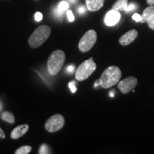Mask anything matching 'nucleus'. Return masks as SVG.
Returning <instances> with one entry per match:
<instances>
[{"label": "nucleus", "mask_w": 154, "mask_h": 154, "mask_svg": "<svg viewBox=\"0 0 154 154\" xmlns=\"http://www.w3.org/2000/svg\"><path fill=\"white\" fill-rule=\"evenodd\" d=\"M65 61V54L61 50H56L50 55L47 61V70L52 76L61 71Z\"/></svg>", "instance_id": "2"}, {"label": "nucleus", "mask_w": 154, "mask_h": 154, "mask_svg": "<svg viewBox=\"0 0 154 154\" xmlns=\"http://www.w3.org/2000/svg\"><path fill=\"white\" fill-rule=\"evenodd\" d=\"M69 87L70 88L71 91H72V93H76L77 89H76V86H75V84H74V82H72L69 83Z\"/></svg>", "instance_id": "24"}, {"label": "nucleus", "mask_w": 154, "mask_h": 154, "mask_svg": "<svg viewBox=\"0 0 154 154\" xmlns=\"http://www.w3.org/2000/svg\"><path fill=\"white\" fill-rule=\"evenodd\" d=\"M34 18H35L36 22H41L42 19H43V15L41 12H36L34 15Z\"/></svg>", "instance_id": "22"}, {"label": "nucleus", "mask_w": 154, "mask_h": 154, "mask_svg": "<svg viewBox=\"0 0 154 154\" xmlns=\"http://www.w3.org/2000/svg\"><path fill=\"white\" fill-rule=\"evenodd\" d=\"M138 80L136 77L129 76L118 83V88L122 94H128L137 85Z\"/></svg>", "instance_id": "7"}, {"label": "nucleus", "mask_w": 154, "mask_h": 154, "mask_svg": "<svg viewBox=\"0 0 154 154\" xmlns=\"http://www.w3.org/2000/svg\"><path fill=\"white\" fill-rule=\"evenodd\" d=\"M97 40V34L94 30H88L79 42V49L83 53L91 50Z\"/></svg>", "instance_id": "5"}, {"label": "nucleus", "mask_w": 154, "mask_h": 154, "mask_svg": "<svg viewBox=\"0 0 154 154\" xmlns=\"http://www.w3.org/2000/svg\"><path fill=\"white\" fill-rule=\"evenodd\" d=\"M69 1L71 2H72V3H76L77 0H69Z\"/></svg>", "instance_id": "30"}, {"label": "nucleus", "mask_w": 154, "mask_h": 154, "mask_svg": "<svg viewBox=\"0 0 154 154\" xmlns=\"http://www.w3.org/2000/svg\"><path fill=\"white\" fill-rule=\"evenodd\" d=\"M64 118L61 114H55L51 116L45 123L46 130L50 133L57 132L64 126Z\"/></svg>", "instance_id": "6"}, {"label": "nucleus", "mask_w": 154, "mask_h": 154, "mask_svg": "<svg viewBox=\"0 0 154 154\" xmlns=\"http://www.w3.org/2000/svg\"><path fill=\"white\" fill-rule=\"evenodd\" d=\"M32 151V147L29 146H24L22 147L19 148L18 149L15 151L16 154H28Z\"/></svg>", "instance_id": "15"}, {"label": "nucleus", "mask_w": 154, "mask_h": 154, "mask_svg": "<svg viewBox=\"0 0 154 154\" xmlns=\"http://www.w3.org/2000/svg\"><path fill=\"white\" fill-rule=\"evenodd\" d=\"M146 1H147V3L149 4V5H154V0H146Z\"/></svg>", "instance_id": "28"}, {"label": "nucleus", "mask_w": 154, "mask_h": 154, "mask_svg": "<svg viewBox=\"0 0 154 154\" xmlns=\"http://www.w3.org/2000/svg\"><path fill=\"white\" fill-rule=\"evenodd\" d=\"M74 69H75V66L71 65V66H69L68 68H67V71H68L69 72H73L74 71Z\"/></svg>", "instance_id": "27"}, {"label": "nucleus", "mask_w": 154, "mask_h": 154, "mask_svg": "<svg viewBox=\"0 0 154 154\" xmlns=\"http://www.w3.org/2000/svg\"><path fill=\"white\" fill-rule=\"evenodd\" d=\"M5 137H6L5 134L4 133L2 129L0 128V138H2V139H4V138H5Z\"/></svg>", "instance_id": "26"}, {"label": "nucleus", "mask_w": 154, "mask_h": 154, "mask_svg": "<svg viewBox=\"0 0 154 154\" xmlns=\"http://www.w3.org/2000/svg\"><path fill=\"white\" fill-rule=\"evenodd\" d=\"M51 28L47 25H42L32 33L29 38V44L32 48H37L42 45L49 37Z\"/></svg>", "instance_id": "3"}, {"label": "nucleus", "mask_w": 154, "mask_h": 154, "mask_svg": "<svg viewBox=\"0 0 154 154\" xmlns=\"http://www.w3.org/2000/svg\"><path fill=\"white\" fill-rule=\"evenodd\" d=\"M121 19V14L118 10L111 9L106 13L105 16L104 22L108 26H113L119 22Z\"/></svg>", "instance_id": "8"}, {"label": "nucleus", "mask_w": 154, "mask_h": 154, "mask_svg": "<svg viewBox=\"0 0 154 154\" xmlns=\"http://www.w3.org/2000/svg\"><path fill=\"white\" fill-rule=\"evenodd\" d=\"M29 130V125L28 124H22L17 126L16 128L13 129L11 132V138L12 139H18L20 137L26 134Z\"/></svg>", "instance_id": "10"}, {"label": "nucleus", "mask_w": 154, "mask_h": 154, "mask_svg": "<svg viewBox=\"0 0 154 154\" xmlns=\"http://www.w3.org/2000/svg\"><path fill=\"white\" fill-rule=\"evenodd\" d=\"M86 11V8L84 7V6H82V7H79L78 9V12L79 13V14H84V12Z\"/></svg>", "instance_id": "25"}, {"label": "nucleus", "mask_w": 154, "mask_h": 154, "mask_svg": "<svg viewBox=\"0 0 154 154\" xmlns=\"http://www.w3.org/2000/svg\"><path fill=\"white\" fill-rule=\"evenodd\" d=\"M153 14H154V6L151 5L150 7L146 8L145 10L143 11V14H142L141 16L142 17L141 21H140V22L141 23L147 22Z\"/></svg>", "instance_id": "12"}, {"label": "nucleus", "mask_w": 154, "mask_h": 154, "mask_svg": "<svg viewBox=\"0 0 154 154\" xmlns=\"http://www.w3.org/2000/svg\"><path fill=\"white\" fill-rule=\"evenodd\" d=\"M96 69V64L93 61V58L84 61L77 69L76 79L79 82L85 80L93 74Z\"/></svg>", "instance_id": "4"}, {"label": "nucleus", "mask_w": 154, "mask_h": 154, "mask_svg": "<svg viewBox=\"0 0 154 154\" xmlns=\"http://www.w3.org/2000/svg\"><path fill=\"white\" fill-rule=\"evenodd\" d=\"M38 153L40 154L49 153L50 152H49V147H48V146L46 145V144H43V145H42V146L39 149V151H38Z\"/></svg>", "instance_id": "17"}, {"label": "nucleus", "mask_w": 154, "mask_h": 154, "mask_svg": "<svg viewBox=\"0 0 154 154\" xmlns=\"http://www.w3.org/2000/svg\"><path fill=\"white\" fill-rule=\"evenodd\" d=\"M1 118L3 121H7L9 124H14L15 122V118L12 113L9 111H5L1 114Z\"/></svg>", "instance_id": "14"}, {"label": "nucleus", "mask_w": 154, "mask_h": 154, "mask_svg": "<svg viewBox=\"0 0 154 154\" xmlns=\"http://www.w3.org/2000/svg\"><path fill=\"white\" fill-rule=\"evenodd\" d=\"M136 5L134 3H131V4H130L129 5L127 6L126 11V12H129V11H133V10H134V9H136Z\"/></svg>", "instance_id": "21"}, {"label": "nucleus", "mask_w": 154, "mask_h": 154, "mask_svg": "<svg viewBox=\"0 0 154 154\" xmlns=\"http://www.w3.org/2000/svg\"><path fill=\"white\" fill-rule=\"evenodd\" d=\"M86 7L89 11H96L103 6L104 0H86Z\"/></svg>", "instance_id": "11"}, {"label": "nucleus", "mask_w": 154, "mask_h": 154, "mask_svg": "<svg viewBox=\"0 0 154 154\" xmlns=\"http://www.w3.org/2000/svg\"><path fill=\"white\" fill-rule=\"evenodd\" d=\"M132 19H134V21H136V22H139L141 21L142 17L139 14H138V13H135V14L132 16Z\"/></svg>", "instance_id": "23"}, {"label": "nucleus", "mask_w": 154, "mask_h": 154, "mask_svg": "<svg viewBox=\"0 0 154 154\" xmlns=\"http://www.w3.org/2000/svg\"><path fill=\"white\" fill-rule=\"evenodd\" d=\"M99 85H100V82H99V79L97 80L96 82H95V84H94V86L96 87V86H98Z\"/></svg>", "instance_id": "29"}, {"label": "nucleus", "mask_w": 154, "mask_h": 154, "mask_svg": "<svg viewBox=\"0 0 154 154\" xmlns=\"http://www.w3.org/2000/svg\"><path fill=\"white\" fill-rule=\"evenodd\" d=\"M110 96H111V97H113V91L110 92Z\"/></svg>", "instance_id": "31"}, {"label": "nucleus", "mask_w": 154, "mask_h": 154, "mask_svg": "<svg viewBox=\"0 0 154 154\" xmlns=\"http://www.w3.org/2000/svg\"><path fill=\"white\" fill-rule=\"evenodd\" d=\"M148 26L152 30H154V14L152 16L149 21L147 22Z\"/></svg>", "instance_id": "18"}, {"label": "nucleus", "mask_w": 154, "mask_h": 154, "mask_svg": "<svg viewBox=\"0 0 154 154\" xmlns=\"http://www.w3.org/2000/svg\"><path fill=\"white\" fill-rule=\"evenodd\" d=\"M128 6V0H117L113 5L112 9L118 11H126Z\"/></svg>", "instance_id": "13"}, {"label": "nucleus", "mask_w": 154, "mask_h": 154, "mask_svg": "<svg viewBox=\"0 0 154 154\" xmlns=\"http://www.w3.org/2000/svg\"><path fill=\"white\" fill-rule=\"evenodd\" d=\"M54 14L55 16L58 17V18H61V17H63V11H60V10H59V9H58V8H57V9H54Z\"/></svg>", "instance_id": "20"}, {"label": "nucleus", "mask_w": 154, "mask_h": 154, "mask_svg": "<svg viewBox=\"0 0 154 154\" xmlns=\"http://www.w3.org/2000/svg\"><path fill=\"white\" fill-rule=\"evenodd\" d=\"M69 7V3L66 1H61V2L59 4V5H58V9L61 11H63V12L64 11H66Z\"/></svg>", "instance_id": "16"}, {"label": "nucleus", "mask_w": 154, "mask_h": 154, "mask_svg": "<svg viewBox=\"0 0 154 154\" xmlns=\"http://www.w3.org/2000/svg\"><path fill=\"white\" fill-rule=\"evenodd\" d=\"M66 14H67V18H68L69 22H74V15L72 13V11L71 10H68V11H67V12H66Z\"/></svg>", "instance_id": "19"}, {"label": "nucleus", "mask_w": 154, "mask_h": 154, "mask_svg": "<svg viewBox=\"0 0 154 154\" xmlns=\"http://www.w3.org/2000/svg\"><path fill=\"white\" fill-rule=\"evenodd\" d=\"M138 36V32L135 29H132L128 31L124 35L121 36V37L119 38V43H120L122 46H127L137 38Z\"/></svg>", "instance_id": "9"}, {"label": "nucleus", "mask_w": 154, "mask_h": 154, "mask_svg": "<svg viewBox=\"0 0 154 154\" xmlns=\"http://www.w3.org/2000/svg\"><path fill=\"white\" fill-rule=\"evenodd\" d=\"M2 104L1 101H0V111L2 110Z\"/></svg>", "instance_id": "32"}, {"label": "nucleus", "mask_w": 154, "mask_h": 154, "mask_svg": "<svg viewBox=\"0 0 154 154\" xmlns=\"http://www.w3.org/2000/svg\"><path fill=\"white\" fill-rule=\"evenodd\" d=\"M121 77V72L119 67L111 66L106 69L99 79L100 85L103 88H109L118 84Z\"/></svg>", "instance_id": "1"}]
</instances>
